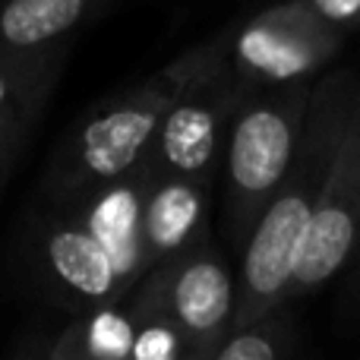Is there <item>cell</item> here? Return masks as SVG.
<instances>
[{
  "instance_id": "obj_3",
  "label": "cell",
  "mask_w": 360,
  "mask_h": 360,
  "mask_svg": "<svg viewBox=\"0 0 360 360\" xmlns=\"http://www.w3.org/2000/svg\"><path fill=\"white\" fill-rule=\"evenodd\" d=\"M316 76L262 86L243 98L224 146L221 231L240 253L259 215L272 202L304 130L307 101Z\"/></svg>"
},
{
  "instance_id": "obj_14",
  "label": "cell",
  "mask_w": 360,
  "mask_h": 360,
  "mask_svg": "<svg viewBox=\"0 0 360 360\" xmlns=\"http://www.w3.org/2000/svg\"><path fill=\"white\" fill-rule=\"evenodd\" d=\"M133 360H184V338L168 323H139Z\"/></svg>"
},
{
  "instance_id": "obj_15",
  "label": "cell",
  "mask_w": 360,
  "mask_h": 360,
  "mask_svg": "<svg viewBox=\"0 0 360 360\" xmlns=\"http://www.w3.org/2000/svg\"><path fill=\"white\" fill-rule=\"evenodd\" d=\"M307 4L342 32H351L360 25V0H307Z\"/></svg>"
},
{
  "instance_id": "obj_1",
  "label": "cell",
  "mask_w": 360,
  "mask_h": 360,
  "mask_svg": "<svg viewBox=\"0 0 360 360\" xmlns=\"http://www.w3.org/2000/svg\"><path fill=\"white\" fill-rule=\"evenodd\" d=\"M357 92L360 76L354 70H335V73L313 79L304 130H300L291 165H288L272 202L266 205L253 234L247 237L240 250V266H237L234 281V326L231 329H240L250 319L285 304L288 281L297 266L316 199L323 193L335 152L345 139L351 114H354Z\"/></svg>"
},
{
  "instance_id": "obj_8",
  "label": "cell",
  "mask_w": 360,
  "mask_h": 360,
  "mask_svg": "<svg viewBox=\"0 0 360 360\" xmlns=\"http://www.w3.org/2000/svg\"><path fill=\"white\" fill-rule=\"evenodd\" d=\"M360 240V92L345 139L316 199L297 266L288 281L285 304L326 288L348 262H354Z\"/></svg>"
},
{
  "instance_id": "obj_13",
  "label": "cell",
  "mask_w": 360,
  "mask_h": 360,
  "mask_svg": "<svg viewBox=\"0 0 360 360\" xmlns=\"http://www.w3.org/2000/svg\"><path fill=\"white\" fill-rule=\"evenodd\" d=\"M297 345L300 335L288 313V304H278L240 329H231L215 348L212 360H281L291 357Z\"/></svg>"
},
{
  "instance_id": "obj_16",
  "label": "cell",
  "mask_w": 360,
  "mask_h": 360,
  "mask_svg": "<svg viewBox=\"0 0 360 360\" xmlns=\"http://www.w3.org/2000/svg\"><path fill=\"white\" fill-rule=\"evenodd\" d=\"M354 262L360 266V240H357V253H354Z\"/></svg>"
},
{
  "instance_id": "obj_11",
  "label": "cell",
  "mask_w": 360,
  "mask_h": 360,
  "mask_svg": "<svg viewBox=\"0 0 360 360\" xmlns=\"http://www.w3.org/2000/svg\"><path fill=\"white\" fill-rule=\"evenodd\" d=\"M111 6L114 0H0V51L32 54L70 44Z\"/></svg>"
},
{
  "instance_id": "obj_10",
  "label": "cell",
  "mask_w": 360,
  "mask_h": 360,
  "mask_svg": "<svg viewBox=\"0 0 360 360\" xmlns=\"http://www.w3.org/2000/svg\"><path fill=\"white\" fill-rule=\"evenodd\" d=\"M67 54L70 44L32 51V54L0 51V180L16 162L22 143L48 108Z\"/></svg>"
},
{
  "instance_id": "obj_12",
  "label": "cell",
  "mask_w": 360,
  "mask_h": 360,
  "mask_svg": "<svg viewBox=\"0 0 360 360\" xmlns=\"http://www.w3.org/2000/svg\"><path fill=\"white\" fill-rule=\"evenodd\" d=\"M133 338L136 326L124 304L101 307L70 319L44 354L54 360H127L133 354Z\"/></svg>"
},
{
  "instance_id": "obj_6",
  "label": "cell",
  "mask_w": 360,
  "mask_h": 360,
  "mask_svg": "<svg viewBox=\"0 0 360 360\" xmlns=\"http://www.w3.org/2000/svg\"><path fill=\"white\" fill-rule=\"evenodd\" d=\"M250 92L253 89L234 73L231 57L193 79L165 111L136 171L215 184L224 162L228 130Z\"/></svg>"
},
{
  "instance_id": "obj_7",
  "label": "cell",
  "mask_w": 360,
  "mask_h": 360,
  "mask_svg": "<svg viewBox=\"0 0 360 360\" xmlns=\"http://www.w3.org/2000/svg\"><path fill=\"white\" fill-rule=\"evenodd\" d=\"M348 32L323 19L307 0L266 6L234 25L231 67L250 89L316 76L342 51Z\"/></svg>"
},
{
  "instance_id": "obj_2",
  "label": "cell",
  "mask_w": 360,
  "mask_h": 360,
  "mask_svg": "<svg viewBox=\"0 0 360 360\" xmlns=\"http://www.w3.org/2000/svg\"><path fill=\"white\" fill-rule=\"evenodd\" d=\"M231 41H234V25L202 38L149 79L120 89L79 114L67 136L57 143L41 174V186H38L41 202L76 205L92 193L133 174L171 101L193 79L228 60Z\"/></svg>"
},
{
  "instance_id": "obj_4",
  "label": "cell",
  "mask_w": 360,
  "mask_h": 360,
  "mask_svg": "<svg viewBox=\"0 0 360 360\" xmlns=\"http://www.w3.org/2000/svg\"><path fill=\"white\" fill-rule=\"evenodd\" d=\"M234 275L209 237L146 269L124 297V310L133 326L168 323L184 338V360H212L234 326Z\"/></svg>"
},
{
  "instance_id": "obj_5",
  "label": "cell",
  "mask_w": 360,
  "mask_h": 360,
  "mask_svg": "<svg viewBox=\"0 0 360 360\" xmlns=\"http://www.w3.org/2000/svg\"><path fill=\"white\" fill-rule=\"evenodd\" d=\"M29 269L41 297L70 316L124 304L133 288L111 247L73 205L41 202L32 212Z\"/></svg>"
},
{
  "instance_id": "obj_9",
  "label": "cell",
  "mask_w": 360,
  "mask_h": 360,
  "mask_svg": "<svg viewBox=\"0 0 360 360\" xmlns=\"http://www.w3.org/2000/svg\"><path fill=\"white\" fill-rule=\"evenodd\" d=\"M139 174V253L143 269L165 262L212 237V186L177 174Z\"/></svg>"
}]
</instances>
